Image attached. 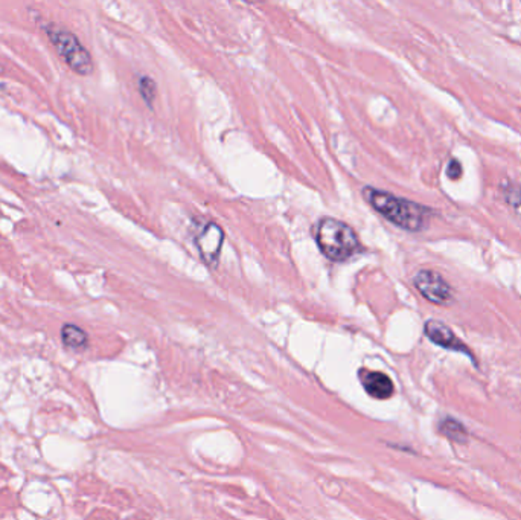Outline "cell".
I'll return each mask as SVG.
<instances>
[{"mask_svg": "<svg viewBox=\"0 0 521 520\" xmlns=\"http://www.w3.org/2000/svg\"><path fill=\"white\" fill-rule=\"evenodd\" d=\"M363 197L375 211L380 212L390 223L410 232L423 231L432 214V211L425 208V206H421L418 203H413L410 200H405V198H400L371 187L363 189Z\"/></svg>", "mask_w": 521, "mask_h": 520, "instance_id": "1", "label": "cell"}, {"mask_svg": "<svg viewBox=\"0 0 521 520\" xmlns=\"http://www.w3.org/2000/svg\"><path fill=\"white\" fill-rule=\"evenodd\" d=\"M319 249L333 261H344L360 249V240L354 229L340 220L325 217L316 231Z\"/></svg>", "mask_w": 521, "mask_h": 520, "instance_id": "2", "label": "cell"}, {"mask_svg": "<svg viewBox=\"0 0 521 520\" xmlns=\"http://www.w3.org/2000/svg\"><path fill=\"white\" fill-rule=\"evenodd\" d=\"M46 34L55 46L58 55L66 61V64L78 75H90L94 72V61L89 51L84 48L78 37L69 31L57 26L55 23H49L44 26Z\"/></svg>", "mask_w": 521, "mask_h": 520, "instance_id": "3", "label": "cell"}, {"mask_svg": "<svg viewBox=\"0 0 521 520\" xmlns=\"http://www.w3.org/2000/svg\"><path fill=\"white\" fill-rule=\"evenodd\" d=\"M413 284H415L418 292L432 304L447 305L453 301V287H451L447 279L438 272L430 269L419 270L415 275V278H413Z\"/></svg>", "mask_w": 521, "mask_h": 520, "instance_id": "4", "label": "cell"}, {"mask_svg": "<svg viewBox=\"0 0 521 520\" xmlns=\"http://www.w3.org/2000/svg\"><path fill=\"white\" fill-rule=\"evenodd\" d=\"M424 333L427 338L434 343V345H439L450 351H456V353H462L465 356H468L474 362V356L471 353V349L466 347L465 343L454 334V331L443 322H439V320H434V319L427 320L424 325Z\"/></svg>", "mask_w": 521, "mask_h": 520, "instance_id": "5", "label": "cell"}, {"mask_svg": "<svg viewBox=\"0 0 521 520\" xmlns=\"http://www.w3.org/2000/svg\"><path fill=\"white\" fill-rule=\"evenodd\" d=\"M224 232L217 223H208L197 236V249L208 266H215L221 248H223Z\"/></svg>", "mask_w": 521, "mask_h": 520, "instance_id": "6", "label": "cell"}, {"mask_svg": "<svg viewBox=\"0 0 521 520\" xmlns=\"http://www.w3.org/2000/svg\"><path fill=\"white\" fill-rule=\"evenodd\" d=\"M362 383L364 391L377 400H387L394 395V381L380 371H363Z\"/></svg>", "mask_w": 521, "mask_h": 520, "instance_id": "7", "label": "cell"}, {"mask_svg": "<svg viewBox=\"0 0 521 520\" xmlns=\"http://www.w3.org/2000/svg\"><path fill=\"white\" fill-rule=\"evenodd\" d=\"M61 340H63L64 347L72 348V349H82L87 347V333L82 330V328L72 325V324H66L63 328H61Z\"/></svg>", "mask_w": 521, "mask_h": 520, "instance_id": "8", "label": "cell"}, {"mask_svg": "<svg viewBox=\"0 0 521 520\" xmlns=\"http://www.w3.org/2000/svg\"><path fill=\"white\" fill-rule=\"evenodd\" d=\"M439 431L442 435L454 442H465L468 440V431L465 429V426L461 424L454 418H445L439 426Z\"/></svg>", "mask_w": 521, "mask_h": 520, "instance_id": "9", "label": "cell"}, {"mask_svg": "<svg viewBox=\"0 0 521 520\" xmlns=\"http://www.w3.org/2000/svg\"><path fill=\"white\" fill-rule=\"evenodd\" d=\"M139 92L142 98L145 99V103L148 105H152V101H154L156 98V83L148 78V76H142L139 81Z\"/></svg>", "mask_w": 521, "mask_h": 520, "instance_id": "10", "label": "cell"}, {"mask_svg": "<svg viewBox=\"0 0 521 520\" xmlns=\"http://www.w3.org/2000/svg\"><path fill=\"white\" fill-rule=\"evenodd\" d=\"M447 174L451 180H459L462 177V165L456 159H451L447 168Z\"/></svg>", "mask_w": 521, "mask_h": 520, "instance_id": "11", "label": "cell"}]
</instances>
